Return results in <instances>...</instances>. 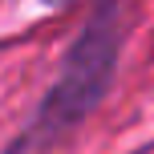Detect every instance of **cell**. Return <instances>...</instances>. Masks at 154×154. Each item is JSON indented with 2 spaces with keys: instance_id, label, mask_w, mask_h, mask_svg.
<instances>
[{
  "instance_id": "obj_1",
  "label": "cell",
  "mask_w": 154,
  "mask_h": 154,
  "mask_svg": "<svg viewBox=\"0 0 154 154\" xmlns=\"http://www.w3.org/2000/svg\"><path fill=\"white\" fill-rule=\"evenodd\" d=\"M122 41H126V0H93L89 20L77 32L73 49L65 53L53 89L45 93L37 118L20 134L16 150L49 146L97 109V101L109 93L118 57H122Z\"/></svg>"
},
{
  "instance_id": "obj_2",
  "label": "cell",
  "mask_w": 154,
  "mask_h": 154,
  "mask_svg": "<svg viewBox=\"0 0 154 154\" xmlns=\"http://www.w3.org/2000/svg\"><path fill=\"white\" fill-rule=\"evenodd\" d=\"M45 4H69V0H45Z\"/></svg>"
}]
</instances>
